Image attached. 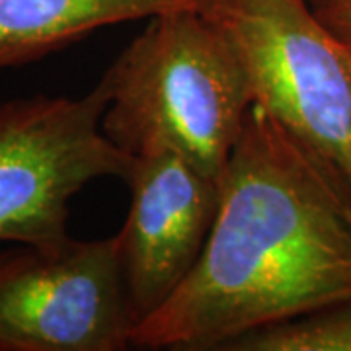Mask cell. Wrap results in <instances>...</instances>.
<instances>
[{
  "instance_id": "30bf717a",
  "label": "cell",
  "mask_w": 351,
  "mask_h": 351,
  "mask_svg": "<svg viewBox=\"0 0 351 351\" xmlns=\"http://www.w3.org/2000/svg\"><path fill=\"white\" fill-rule=\"evenodd\" d=\"M311 2H316V0H311Z\"/></svg>"
},
{
  "instance_id": "5b68a950",
  "label": "cell",
  "mask_w": 351,
  "mask_h": 351,
  "mask_svg": "<svg viewBox=\"0 0 351 351\" xmlns=\"http://www.w3.org/2000/svg\"><path fill=\"white\" fill-rule=\"evenodd\" d=\"M131 332L115 237L0 252V351H119Z\"/></svg>"
},
{
  "instance_id": "3957f363",
  "label": "cell",
  "mask_w": 351,
  "mask_h": 351,
  "mask_svg": "<svg viewBox=\"0 0 351 351\" xmlns=\"http://www.w3.org/2000/svg\"><path fill=\"white\" fill-rule=\"evenodd\" d=\"M201 12L234 45L254 104L351 205V45L311 0H207Z\"/></svg>"
},
{
  "instance_id": "277c9868",
  "label": "cell",
  "mask_w": 351,
  "mask_h": 351,
  "mask_svg": "<svg viewBox=\"0 0 351 351\" xmlns=\"http://www.w3.org/2000/svg\"><path fill=\"white\" fill-rule=\"evenodd\" d=\"M100 82L80 98L25 96L0 104V242L55 250L71 240L69 203L131 156L104 135Z\"/></svg>"
},
{
  "instance_id": "8992f818",
  "label": "cell",
  "mask_w": 351,
  "mask_h": 351,
  "mask_svg": "<svg viewBox=\"0 0 351 351\" xmlns=\"http://www.w3.org/2000/svg\"><path fill=\"white\" fill-rule=\"evenodd\" d=\"M125 225L115 234L133 328L168 301L191 274L219 207V180L172 151L131 156Z\"/></svg>"
},
{
  "instance_id": "ba28073f",
  "label": "cell",
  "mask_w": 351,
  "mask_h": 351,
  "mask_svg": "<svg viewBox=\"0 0 351 351\" xmlns=\"http://www.w3.org/2000/svg\"><path fill=\"white\" fill-rule=\"evenodd\" d=\"M221 351H351V299L246 332Z\"/></svg>"
},
{
  "instance_id": "9c48e42d",
  "label": "cell",
  "mask_w": 351,
  "mask_h": 351,
  "mask_svg": "<svg viewBox=\"0 0 351 351\" xmlns=\"http://www.w3.org/2000/svg\"><path fill=\"white\" fill-rule=\"evenodd\" d=\"M313 8L334 36L351 45V0H316Z\"/></svg>"
},
{
  "instance_id": "52a82bcc",
  "label": "cell",
  "mask_w": 351,
  "mask_h": 351,
  "mask_svg": "<svg viewBox=\"0 0 351 351\" xmlns=\"http://www.w3.org/2000/svg\"><path fill=\"white\" fill-rule=\"evenodd\" d=\"M207 0H0V73L32 64L100 27L149 20Z\"/></svg>"
},
{
  "instance_id": "7a4b0ae2",
  "label": "cell",
  "mask_w": 351,
  "mask_h": 351,
  "mask_svg": "<svg viewBox=\"0 0 351 351\" xmlns=\"http://www.w3.org/2000/svg\"><path fill=\"white\" fill-rule=\"evenodd\" d=\"M104 135L127 156L172 151L221 178L254 106L226 34L195 8L149 18L100 78Z\"/></svg>"
},
{
  "instance_id": "6da1fadb",
  "label": "cell",
  "mask_w": 351,
  "mask_h": 351,
  "mask_svg": "<svg viewBox=\"0 0 351 351\" xmlns=\"http://www.w3.org/2000/svg\"><path fill=\"white\" fill-rule=\"evenodd\" d=\"M351 299V205L260 106L219 178L201 258L131 332L141 350L221 351L230 339Z\"/></svg>"
}]
</instances>
